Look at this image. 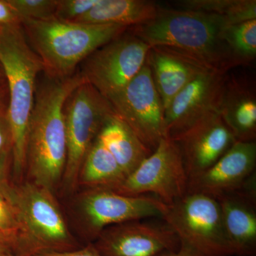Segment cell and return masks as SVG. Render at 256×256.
Instances as JSON below:
<instances>
[{
    "mask_svg": "<svg viewBox=\"0 0 256 256\" xmlns=\"http://www.w3.org/2000/svg\"><path fill=\"white\" fill-rule=\"evenodd\" d=\"M230 24L218 15L160 8L156 18L128 30L150 47L181 56L210 72L228 73L240 66L222 36Z\"/></svg>",
    "mask_w": 256,
    "mask_h": 256,
    "instance_id": "1",
    "label": "cell"
},
{
    "mask_svg": "<svg viewBox=\"0 0 256 256\" xmlns=\"http://www.w3.org/2000/svg\"><path fill=\"white\" fill-rule=\"evenodd\" d=\"M84 82L79 73L64 79L48 76L36 88L26 137V166L32 183L50 191L63 178L66 163L64 105Z\"/></svg>",
    "mask_w": 256,
    "mask_h": 256,
    "instance_id": "2",
    "label": "cell"
},
{
    "mask_svg": "<svg viewBox=\"0 0 256 256\" xmlns=\"http://www.w3.org/2000/svg\"><path fill=\"white\" fill-rule=\"evenodd\" d=\"M30 46L52 78L64 79L89 55L122 34L128 28L64 21L56 18L21 23Z\"/></svg>",
    "mask_w": 256,
    "mask_h": 256,
    "instance_id": "3",
    "label": "cell"
},
{
    "mask_svg": "<svg viewBox=\"0 0 256 256\" xmlns=\"http://www.w3.org/2000/svg\"><path fill=\"white\" fill-rule=\"evenodd\" d=\"M0 67L8 80L6 114L12 136L13 168L20 175L26 168V146L36 80L43 64L28 43L21 24L0 28Z\"/></svg>",
    "mask_w": 256,
    "mask_h": 256,
    "instance_id": "4",
    "label": "cell"
},
{
    "mask_svg": "<svg viewBox=\"0 0 256 256\" xmlns=\"http://www.w3.org/2000/svg\"><path fill=\"white\" fill-rule=\"evenodd\" d=\"M166 206L162 220L178 236L180 247L195 256H232L216 198L188 193Z\"/></svg>",
    "mask_w": 256,
    "mask_h": 256,
    "instance_id": "5",
    "label": "cell"
},
{
    "mask_svg": "<svg viewBox=\"0 0 256 256\" xmlns=\"http://www.w3.org/2000/svg\"><path fill=\"white\" fill-rule=\"evenodd\" d=\"M10 198L18 218L20 237L30 246L24 256L72 250L73 238L52 191L28 183L12 190Z\"/></svg>",
    "mask_w": 256,
    "mask_h": 256,
    "instance_id": "6",
    "label": "cell"
},
{
    "mask_svg": "<svg viewBox=\"0 0 256 256\" xmlns=\"http://www.w3.org/2000/svg\"><path fill=\"white\" fill-rule=\"evenodd\" d=\"M67 158L63 178L73 188L79 172L101 128L116 114L107 99L84 82L70 92L64 105Z\"/></svg>",
    "mask_w": 256,
    "mask_h": 256,
    "instance_id": "7",
    "label": "cell"
},
{
    "mask_svg": "<svg viewBox=\"0 0 256 256\" xmlns=\"http://www.w3.org/2000/svg\"><path fill=\"white\" fill-rule=\"evenodd\" d=\"M150 48L128 30L89 55L82 62L79 74L108 100L139 73Z\"/></svg>",
    "mask_w": 256,
    "mask_h": 256,
    "instance_id": "8",
    "label": "cell"
},
{
    "mask_svg": "<svg viewBox=\"0 0 256 256\" xmlns=\"http://www.w3.org/2000/svg\"><path fill=\"white\" fill-rule=\"evenodd\" d=\"M188 182L176 144L164 138L137 169L111 190L126 196L152 195L170 205L188 194Z\"/></svg>",
    "mask_w": 256,
    "mask_h": 256,
    "instance_id": "9",
    "label": "cell"
},
{
    "mask_svg": "<svg viewBox=\"0 0 256 256\" xmlns=\"http://www.w3.org/2000/svg\"><path fill=\"white\" fill-rule=\"evenodd\" d=\"M118 116L152 152L165 138L164 109L148 62L117 95L108 100Z\"/></svg>",
    "mask_w": 256,
    "mask_h": 256,
    "instance_id": "10",
    "label": "cell"
},
{
    "mask_svg": "<svg viewBox=\"0 0 256 256\" xmlns=\"http://www.w3.org/2000/svg\"><path fill=\"white\" fill-rule=\"evenodd\" d=\"M166 205L152 195L126 196L109 188H92L82 196V216L89 234L97 238L110 226L146 220L162 218Z\"/></svg>",
    "mask_w": 256,
    "mask_h": 256,
    "instance_id": "11",
    "label": "cell"
},
{
    "mask_svg": "<svg viewBox=\"0 0 256 256\" xmlns=\"http://www.w3.org/2000/svg\"><path fill=\"white\" fill-rule=\"evenodd\" d=\"M94 245L102 256H154L166 250H178L180 242L164 220H137L107 227Z\"/></svg>",
    "mask_w": 256,
    "mask_h": 256,
    "instance_id": "12",
    "label": "cell"
},
{
    "mask_svg": "<svg viewBox=\"0 0 256 256\" xmlns=\"http://www.w3.org/2000/svg\"><path fill=\"white\" fill-rule=\"evenodd\" d=\"M228 77L227 73L207 72L184 88L164 111L165 138L174 139L218 111Z\"/></svg>",
    "mask_w": 256,
    "mask_h": 256,
    "instance_id": "13",
    "label": "cell"
},
{
    "mask_svg": "<svg viewBox=\"0 0 256 256\" xmlns=\"http://www.w3.org/2000/svg\"><path fill=\"white\" fill-rule=\"evenodd\" d=\"M172 140L188 178L214 164L236 142L218 110L210 112Z\"/></svg>",
    "mask_w": 256,
    "mask_h": 256,
    "instance_id": "14",
    "label": "cell"
},
{
    "mask_svg": "<svg viewBox=\"0 0 256 256\" xmlns=\"http://www.w3.org/2000/svg\"><path fill=\"white\" fill-rule=\"evenodd\" d=\"M256 142L236 141L214 164L188 178V194L217 198L240 190L256 175Z\"/></svg>",
    "mask_w": 256,
    "mask_h": 256,
    "instance_id": "15",
    "label": "cell"
},
{
    "mask_svg": "<svg viewBox=\"0 0 256 256\" xmlns=\"http://www.w3.org/2000/svg\"><path fill=\"white\" fill-rule=\"evenodd\" d=\"M216 200L232 256H256V174L240 190Z\"/></svg>",
    "mask_w": 256,
    "mask_h": 256,
    "instance_id": "16",
    "label": "cell"
},
{
    "mask_svg": "<svg viewBox=\"0 0 256 256\" xmlns=\"http://www.w3.org/2000/svg\"><path fill=\"white\" fill-rule=\"evenodd\" d=\"M218 112L239 142H255L256 94L255 84L242 77H228Z\"/></svg>",
    "mask_w": 256,
    "mask_h": 256,
    "instance_id": "17",
    "label": "cell"
},
{
    "mask_svg": "<svg viewBox=\"0 0 256 256\" xmlns=\"http://www.w3.org/2000/svg\"><path fill=\"white\" fill-rule=\"evenodd\" d=\"M146 62L150 67L164 111L178 92L190 82L202 74L215 72L158 47H150Z\"/></svg>",
    "mask_w": 256,
    "mask_h": 256,
    "instance_id": "18",
    "label": "cell"
},
{
    "mask_svg": "<svg viewBox=\"0 0 256 256\" xmlns=\"http://www.w3.org/2000/svg\"><path fill=\"white\" fill-rule=\"evenodd\" d=\"M98 138L114 156L126 178L152 153L116 114L106 120Z\"/></svg>",
    "mask_w": 256,
    "mask_h": 256,
    "instance_id": "19",
    "label": "cell"
},
{
    "mask_svg": "<svg viewBox=\"0 0 256 256\" xmlns=\"http://www.w3.org/2000/svg\"><path fill=\"white\" fill-rule=\"evenodd\" d=\"M160 6L146 0H100L76 22L132 28L156 18Z\"/></svg>",
    "mask_w": 256,
    "mask_h": 256,
    "instance_id": "20",
    "label": "cell"
},
{
    "mask_svg": "<svg viewBox=\"0 0 256 256\" xmlns=\"http://www.w3.org/2000/svg\"><path fill=\"white\" fill-rule=\"evenodd\" d=\"M126 178L110 151L98 138H96L80 168L78 175L80 182L88 190H114Z\"/></svg>",
    "mask_w": 256,
    "mask_h": 256,
    "instance_id": "21",
    "label": "cell"
},
{
    "mask_svg": "<svg viewBox=\"0 0 256 256\" xmlns=\"http://www.w3.org/2000/svg\"><path fill=\"white\" fill-rule=\"evenodd\" d=\"M178 9L218 15L230 24L256 18V0H182Z\"/></svg>",
    "mask_w": 256,
    "mask_h": 256,
    "instance_id": "22",
    "label": "cell"
},
{
    "mask_svg": "<svg viewBox=\"0 0 256 256\" xmlns=\"http://www.w3.org/2000/svg\"><path fill=\"white\" fill-rule=\"evenodd\" d=\"M222 38L240 66L248 65L256 56V18L226 26Z\"/></svg>",
    "mask_w": 256,
    "mask_h": 256,
    "instance_id": "23",
    "label": "cell"
},
{
    "mask_svg": "<svg viewBox=\"0 0 256 256\" xmlns=\"http://www.w3.org/2000/svg\"><path fill=\"white\" fill-rule=\"evenodd\" d=\"M21 23L54 18L58 0H8Z\"/></svg>",
    "mask_w": 256,
    "mask_h": 256,
    "instance_id": "24",
    "label": "cell"
},
{
    "mask_svg": "<svg viewBox=\"0 0 256 256\" xmlns=\"http://www.w3.org/2000/svg\"><path fill=\"white\" fill-rule=\"evenodd\" d=\"M0 236L6 244L20 237V226L14 207L9 198L0 192Z\"/></svg>",
    "mask_w": 256,
    "mask_h": 256,
    "instance_id": "25",
    "label": "cell"
},
{
    "mask_svg": "<svg viewBox=\"0 0 256 256\" xmlns=\"http://www.w3.org/2000/svg\"><path fill=\"white\" fill-rule=\"evenodd\" d=\"M100 0H58L54 18L75 22L88 12Z\"/></svg>",
    "mask_w": 256,
    "mask_h": 256,
    "instance_id": "26",
    "label": "cell"
},
{
    "mask_svg": "<svg viewBox=\"0 0 256 256\" xmlns=\"http://www.w3.org/2000/svg\"><path fill=\"white\" fill-rule=\"evenodd\" d=\"M12 136L6 108H0V153H12Z\"/></svg>",
    "mask_w": 256,
    "mask_h": 256,
    "instance_id": "27",
    "label": "cell"
},
{
    "mask_svg": "<svg viewBox=\"0 0 256 256\" xmlns=\"http://www.w3.org/2000/svg\"><path fill=\"white\" fill-rule=\"evenodd\" d=\"M24 256H102L94 244H90L78 250H67V252H35Z\"/></svg>",
    "mask_w": 256,
    "mask_h": 256,
    "instance_id": "28",
    "label": "cell"
},
{
    "mask_svg": "<svg viewBox=\"0 0 256 256\" xmlns=\"http://www.w3.org/2000/svg\"><path fill=\"white\" fill-rule=\"evenodd\" d=\"M21 24L20 18L8 0H0V28Z\"/></svg>",
    "mask_w": 256,
    "mask_h": 256,
    "instance_id": "29",
    "label": "cell"
},
{
    "mask_svg": "<svg viewBox=\"0 0 256 256\" xmlns=\"http://www.w3.org/2000/svg\"><path fill=\"white\" fill-rule=\"evenodd\" d=\"M9 153H0V192L9 196L12 188L6 183V175L8 170V161H9Z\"/></svg>",
    "mask_w": 256,
    "mask_h": 256,
    "instance_id": "30",
    "label": "cell"
},
{
    "mask_svg": "<svg viewBox=\"0 0 256 256\" xmlns=\"http://www.w3.org/2000/svg\"><path fill=\"white\" fill-rule=\"evenodd\" d=\"M154 256H195L192 254L191 252H188L186 249L180 247L178 250L176 252H171V250H166L160 252Z\"/></svg>",
    "mask_w": 256,
    "mask_h": 256,
    "instance_id": "31",
    "label": "cell"
},
{
    "mask_svg": "<svg viewBox=\"0 0 256 256\" xmlns=\"http://www.w3.org/2000/svg\"><path fill=\"white\" fill-rule=\"evenodd\" d=\"M4 92L3 90V88L0 86V108H4V106L3 105V100H4Z\"/></svg>",
    "mask_w": 256,
    "mask_h": 256,
    "instance_id": "32",
    "label": "cell"
},
{
    "mask_svg": "<svg viewBox=\"0 0 256 256\" xmlns=\"http://www.w3.org/2000/svg\"><path fill=\"white\" fill-rule=\"evenodd\" d=\"M6 245L0 242V256H4L6 254Z\"/></svg>",
    "mask_w": 256,
    "mask_h": 256,
    "instance_id": "33",
    "label": "cell"
},
{
    "mask_svg": "<svg viewBox=\"0 0 256 256\" xmlns=\"http://www.w3.org/2000/svg\"><path fill=\"white\" fill-rule=\"evenodd\" d=\"M0 242H2V244H5V245H6V246H8V244H6V242H5L4 240H3V238H2V237H1V236H0Z\"/></svg>",
    "mask_w": 256,
    "mask_h": 256,
    "instance_id": "34",
    "label": "cell"
},
{
    "mask_svg": "<svg viewBox=\"0 0 256 256\" xmlns=\"http://www.w3.org/2000/svg\"><path fill=\"white\" fill-rule=\"evenodd\" d=\"M2 68L1 67H0V72H1ZM0 77H1V72H0Z\"/></svg>",
    "mask_w": 256,
    "mask_h": 256,
    "instance_id": "35",
    "label": "cell"
}]
</instances>
